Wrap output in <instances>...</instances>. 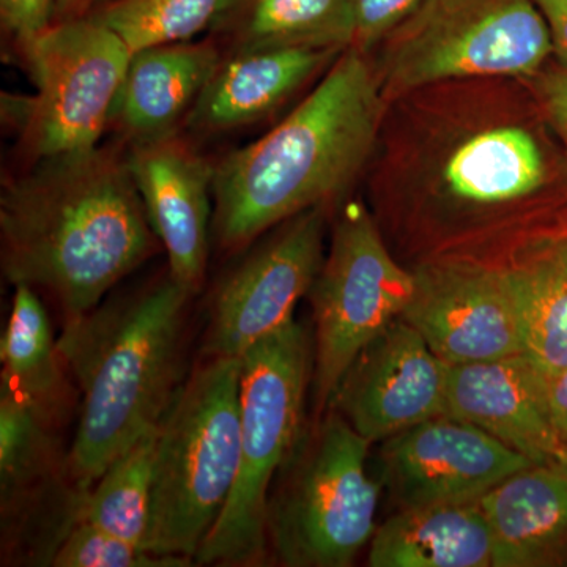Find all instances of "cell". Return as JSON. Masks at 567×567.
Here are the masks:
<instances>
[{"instance_id": "6da1fadb", "label": "cell", "mask_w": 567, "mask_h": 567, "mask_svg": "<svg viewBox=\"0 0 567 567\" xmlns=\"http://www.w3.org/2000/svg\"><path fill=\"white\" fill-rule=\"evenodd\" d=\"M413 104L415 118L404 123L415 132L402 125L385 151L374 213L406 267L466 262L511 270L540 241L567 234L537 205L547 156L516 112L462 110L447 100Z\"/></svg>"}, {"instance_id": "7a4b0ae2", "label": "cell", "mask_w": 567, "mask_h": 567, "mask_svg": "<svg viewBox=\"0 0 567 567\" xmlns=\"http://www.w3.org/2000/svg\"><path fill=\"white\" fill-rule=\"evenodd\" d=\"M39 163L0 194L3 276L84 315L152 256L156 235L126 158L96 147Z\"/></svg>"}, {"instance_id": "3957f363", "label": "cell", "mask_w": 567, "mask_h": 567, "mask_svg": "<svg viewBox=\"0 0 567 567\" xmlns=\"http://www.w3.org/2000/svg\"><path fill=\"white\" fill-rule=\"evenodd\" d=\"M388 104L368 54L353 47L341 52L279 125L215 166L219 244L244 248L293 216L334 203L374 153Z\"/></svg>"}, {"instance_id": "277c9868", "label": "cell", "mask_w": 567, "mask_h": 567, "mask_svg": "<svg viewBox=\"0 0 567 567\" xmlns=\"http://www.w3.org/2000/svg\"><path fill=\"white\" fill-rule=\"evenodd\" d=\"M189 297L169 276L134 297L66 317L58 347L81 391L66 465L82 494L125 447L159 423L182 385Z\"/></svg>"}, {"instance_id": "5b68a950", "label": "cell", "mask_w": 567, "mask_h": 567, "mask_svg": "<svg viewBox=\"0 0 567 567\" xmlns=\"http://www.w3.org/2000/svg\"><path fill=\"white\" fill-rule=\"evenodd\" d=\"M241 358H207L183 380L156 432L147 550L196 563L240 466Z\"/></svg>"}, {"instance_id": "8992f818", "label": "cell", "mask_w": 567, "mask_h": 567, "mask_svg": "<svg viewBox=\"0 0 567 567\" xmlns=\"http://www.w3.org/2000/svg\"><path fill=\"white\" fill-rule=\"evenodd\" d=\"M312 379L315 339L295 320L241 357L240 466L196 565L249 567L267 561L271 484L303 434Z\"/></svg>"}, {"instance_id": "52a82bcc", "label": "cell", "mask_w": 567, "mask_h": 567, "mask_svg": "<svg viewBox=\"0 0 567 567\" xmlns=\"http://www.w3.org/2000/svg\"><path fill=\"white\" fill-rule=\"evenodd\" d=\"M372 443L333 409L306 425L268 502V548L286 567H349L375 535Z\"/></svg>"}, {"instance_id": "ba28073f", "label": "cell", "mask_w": 567, "mask_h": 567, "mask_svg": "<svg viewBox=\"0 0 567 567\" xmlns=\"http://www.w3.org/2000/svg\"><path fill=\"white\" fill-rule=\"evenodd\" d=\"M379 47L388 103L443 82L528 80L554 52L535 0H423Z\"/></svg>"}, {"instance_id": "9c48e42d", "label": "cell", "mask_w": 567, "mask_h": 567, "mask_svg": "<svg viewBox=\"0 0 567 567\" xmlns=\"http://www.w3.org/2000/svg\"><path fill=\"white\" fill-rule=\"evenodd\" d=\"M35 95L3 107L35 162L99 147L132 61V51L92 14L55 21L21 48Z\"/></svg>"}, {"instance_id": "30bf717a", "label": "cell", "mask_w": 567, "mask_h": 567, "mask_svg": "<svg viewBox=\"0 0 567 567\" xmlns=\"http://www.w3.org/2000/svg\"><path fill=\"white\" fill-rule=\"evenodd\" d=\"M415 278L391 251L374 212L350 200L308 297L315 319L316 415L327 412L336 388L365 346L402 316Z\"/></svg>"}, {"instance_id": "8fae6325", "label": "cell", "mask_w": 567, "mask_h": 567, "mask_svg": "<svg viewBox=\"0 0 567 567\" xmlns=\"http://www.w3.org/2000/svg\"><path fill=\"white\" fill-rule=\"evenodd\" d=\"M327 207L300 213L224 279L213 298L205 358H241L257 342L293 322L324 252Z\"/></svg>"}, {"instance_id": "7c38bea8", "label": "cell", "mask_w": 567, "mask_h": 567, "mask_svg": "<svg viewBox=\"0 0 567 567\" xmlns=\"http://www.w3.org/2000/svg\"><path fill=\"white\" fill-rule=\"evenodd\" d=\"M415 287L402 319L446 364L525 353L520 309L509 270L466 262L412 268Z\"/></svg>"}, {"instance_id": "4fadbf2b", "label": "cell", "mask_w": 567, "mask_h": 567, "mask_svg": "<svg viewBox=\"0 0 567 567\" xmlns=\"http://www.w3.org/2000/svg\"><path fill=\"white\" fill-rule=\"evenodd\" d=\"M380 483L398 509L476 502L536 462L457 417L440 415L382 442Z\"/></svg>"}, {"instance_id": "5bb4252c", "label": "cell", "mask_w": 567, "mask_h": 567, "mask_svg": "<svg viewBox=\"0 0 567 567\" xmlns=\"http://www.w3.org/2000/svg\"><path fill=\"white\" fill-rule=\"evenodd\" d=\"M447 368L399 317L354 358L328 409L368 442H385L445 415Z\"/></svg>"}, {"instance_id": "9a60e30c", "label": "cell", "mask_w": 567, "mask_h": 567, "mask_svg": "<svg viewBox=\"0 0 567 567\" xmlns=\"http://www.w3.org/2000/svg\"><path fill=\"white\" fill-rule=\"evenodd\" d=\"M153 233L169 260V276L194 295L208 256L215 166L177 133L132 144L126 156Z\"/></svg>"}, {"instance_id": "2e32d148", "label": "cell", "mask_w": 567, "mask_h": 567, "mask_svg": "<svg viewBox=\"0 0 567 567\" xmlns=\"http://www.w3.org/2000/svg\"><path fill=\"white\" fill-rule=\"evenodd\" d=\"M445 415L476 425L528 461H559L546 375L525 353L447 368Z\"/></svg>"}, {"instance_id": "e0dca14e", "label": "cell", "mask_w": 567, "mask_h": 567, "mask_svg": "<svg viewBox=\"0 0 567 567\" xmlns=\"http://www.w3.org/2000/svg\"><path fill=\"white\" fill-rule=\"evenodd\" d=\"M492 567L567 566V464L524 466L481 498Z\"/></svg>"}, {"instance_id": "ac0fdd59", "label": "cell", "mask_w": 567, "mask_h": 567, "mask_svg": "<svg viewBox=\"0 0 567 567\" xmlns=\"http://www.w3.org/2000/svg\"><path fill=\"white\" fill-rule=\"evenodd\" d=\"M221 61L213 40L134 52L112 118L132 144L177 133Z\"/></svg>"}, {"instance_id": "d6986e66", "label": "cell", "mask_w": 567, "mask_h": 567, "mask_svg": "<svg viewBox=\"0 0 567 567\" xmlns=\"http://www.w3.org/2000/svg\"><path fill=\"white\" fill-rule=\"evenodd\" d=\"M339 54L306 48L234 51L219 63L188 123L199 132H224L262 121Z\"/></svg>"}, {"instance_id": "ffe728a7", "label": "cell", "mask_w": 567, "mask_h": 567, "mask_svg": "<svg viewBox=\"0 0 567 567\" xmlns=\"http://www.w3.org/2000/svg\"><path fill=\"white\" fill-rule=\"evenodd\" d=\"M371 567H492L481 499L398 509L369 544Z\"/></svg>"}, {"instance_id": "44dd1931", "label": "cell", "mask_w": 567, "mask_h": 567, "mask_svg": "<svg viewBox=\"0 0 567 567\" xmlns=\"http://www.w3.org/2000/svg\"><path fill=\"white\" fill-rule=\"evenodd\" d=\"M212 31L233 51L353 47L352 0H223Z\"/></svg>"}, {"instance_id": "7402d4cb", "label": "cell", "mask_w": 567, "mask_h": 567, "mask_svg": "<svg viewBox=\"0 0 567 567\" xmlns=\"http://www.w3.org/2000/svg\"><path fill=\"white\" fill-rule=\"evenodd\" d=\"M0 361L2 386L54 427L62 423L73 401L66 365L52 334L47 308L32 287H14L9 324L0 342Z\"/></svg>"}, {"instance_id": "603a6c76", "label": "cell", "mask_w": 567, "mask_h": 567, "mask_svg": "<svg viewBox=\"0 0 567 567\" xmlns=\"http://www.w3.org/2000/svg\"><path fill=\"white\" fill-rule=\"evenodd\" d=\"M509 271L525 354L544 372L567 369V234L540 241Z\"/></svg>"}, {"instance_id": "cb8c5ba5", "label": "cell", "mask_w": 567, "mask_h": 567, "mask_svg": "<svg viewBox=\"0 0 567 567\" xmlns=\"http://www.w3.org/2000/svg\"><path fill=\"white\" fill-rule=\"evenodd\" d=\"M158 424L107 465L82 499L81 520L147 548Z\"/></svg>"}, {"instance_id": "d4e9b609", "label": "cell", "mask_w": 567, "mask_h": 567, "mask_svg": "<svg viewBox=\"0 0 567 567\" xmlns=\"http://www.w3.org/2000/svg\"><path fill=\"white\" fill-rule=\"evenodd\" d=\"M223 0H115L91 13L125 41L132 54L189 41L210 28Z\"/></svg>"}, {"instance_id": "484cf974", "label": "cell", "mask_w": 567, "mask_h": 567, "mask_svg": "<svg viewBox=\"0 0 567 567\" xmlns=\"http://www.w3.org/2000/svg\"><path fill=\"white\" fill-rule=\"evenodd\" d=\"M193 563L183 558L159 557L147 548L111 535L87 520H80L59 544L54 567H182Z\"/></svg>"}, {"instance_id": "4316f807", "label": "cell", "mask_w": 567, "mask_h": 567, "mask_svg": "<svg viewBox=\"0 0 567 567\" xmlns=\"http://www.w3.org/2000/svg\"><path fill=\"white\" fill-rule=\"evenodd\" d=\"M423 0H352L354 20L353 48L374 50L388 33L417 9Z\"/></svg>"}, {"instance_id": "83f0119b", "label": "cell", "mask_w": 567, "mask_h": 567, "mask_svg": "<svg viewBox=\"0 0 567 567\" xmlns=\"http://www.w3.org/2000/svg\"><path fill=\"white\" fill-rule=\"evenodd\" d=\"M2 28L24 48L55 21V0H0Z\"/></svg>"}, {"instance_id": "f1b7e54d", "label": "cell", "mask_w": 567, "mask_h": 567, "mask_svg": "<svg viewBox=\"0 0 567 567\" xmlns=\"http://www.w3.org/2000/svg\"><path fill=\"white\" fill-rule=\"evenodd\" d=\"M537 102L567 156V66L547 71L536 85Z\"/></svg>"}, {"instance_id": "f546056e", "label": "cell", "mask_w": 567, "mask_h": 567, "mask_svg": "<svg viewBox=\"0 0 567 567\" xmlns=\"http://www.w3.org/2000/svg\"><path fill=\"white\" fill-rule=\"evenodd\" d=\"M551 424L559 447V461L567 464V369L544 372Z\"/></svg>"}, {"instance_id": "4dcf8cb0", "label": "cell", "mask_w": 567, "mask_h": 567, "mask_svg": "<svg viewBox=\"0 0 567 567\" xmlns=\"http://www.w3.org/2000/svg\"><path fill=\"white\" fill-rule=\"evenodd\" d=\"M546 21L551 47L563 65L567 66V0H535Z\"/></svg>"}, {"instance_id": "1f68e13d", "label": "cell", "mask_w": 567, "mask_h": 567, "mask_svg": "<svg viewBox=\"0 0 567 567\" xmlns=\"http://www.w3.org/2000/svg\"><path fill=\"white\" fill-rule=\"evenodd\" d=\"M95 2L96 0H55V21L87 17Z\"/></svg>"}]
</instances>
